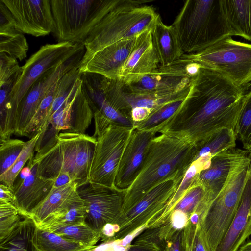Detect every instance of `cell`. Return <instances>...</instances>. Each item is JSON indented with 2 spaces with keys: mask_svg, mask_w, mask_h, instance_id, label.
I'll return each instance as SVG.
<instances>
[{
  "mask_svg": "<svg viewBox=\"0 0 251 251\" xmlns=\"http://www.w3.org/2000/svg\"><path fill=\"white\" fill-rule=\"evenodd\" d=\"M250 83L238 86L221 74L201 67L175 113L157 126L158 133L178 135L197 144L223 128L235 131Z\"/></svg>",
  "mask_w": 251,
  "mask_h": 251,
  "instance_id": "1",
  "label": "cell"
},
{
  "mask_svg": "<svg viewBox=\"0 0 251 251\" xmlns=\"http://www.w3.org/2000/svg\"><path fill=\"white\" fill-rule=\"evenodd\" d=\"M196 151V144L186 138L169 133L156 135L148 146L138 176L126 190L122 212L157 184L183 177L194 162Z\"/></svg>",
  "mask_w": 251,
  "mask_h": 251,
  "instance_id": "2",
  "label": "cell"
},
{
  "mask_svg": "<svg viewBox=\"0 0 251 251\" xmlns=\"http://www.w3.org/2000/svg\"><path fill=\"white\" fill-rule=\"evenodd\" d=\"M97 139L93 136L69 131L56 133L37 151L33 161L38 175L55 180L60 176L77 183L89 184V171Z\"/></svg>",
  "mask_w": 251,
  "mask_h": 251,
  "instance_id": "3",
  "label": "cell"
},
{
  "mask_svg": "<svg viewBox=\"0 0 251 251\" xmlns=\"http://www.w3.org/2000/svg\"><path fill=\"white\" fill-rule=\"evenodd\" d=\"M151 2L119 0L83 42L85 52L81 61L108 46L152 28L158 14L152 6L146 4Z\"/></svg>",
  "mask_w": 251,
  "mask_h": 251,
  "instance_id": "4",
  "label": "cell"
},
{
  "mask_svg": "<svg viewBox=\"0 0 251 251\" xmlns=\"http://www.w3.org/2000/svg\"><path fill=\"white\" fill-rule=\"evenodd\" d=\"M172 25L185 54L199 52L230 36L221 0L185 1Z\"/></svg>",
  "mask_w": 251,
  "mask_h": 251,
  "instance_id": "5",
  "label": "cell"
},
{
  "mask_svg": "<svg viewBox=\"0 0 251 251\" xmlns=\"http://www.w3.org/2000/svg\"><path fill=\"white\" fill-rule=\"evenodd\" d=\"M58 43H83L119 0H50Z\"/></svg>",
  "mask_w": 251,
  "mask_h": 251,
  "instance_id": "6",
  "label": "cell"
},
{
  "mask_svg": "<svg viewBox=\"0 0 251 251\" xmlns=\"http://www.w3.org/2000/svg\"><path fill=\"white\" fill-rule=\"evenodd\" d=\"M251 163L240 167L207 209L199 216L198 226L207 251H215L238 209Z\"/></svg>",
  "mask_w": 251,
  "mask_h": 251,
  "instance_id": "7",
  "label": "cell"
},
{
  "mask_svg": "<svg viewBox=\"0 0 251 251\" xmlns=\"http://www.w3.org/2000/svg\"><path fill=\"white\" fill-rule=\"evenodd\" d=\"M83 45V43L70 42L47 44L41 46L22 66V74L8 99L3 140L10 139L15 133L19 105L33 84L46 72L67 60Z\"/></svg>",
  "mask_w": 251,
  "mask_h": 251,
  "instance_id": "8",
  "label": "cell"
},
{
  "mask_svg": "<svg viewBox=\"0 0 251 251\" xmlns=\"http://www.w3.org/2000/svg\"><path fill=\"white\" fill-rule=\"evenodd\" d=\"M181 58L224 75L238 86L251 81V44L226 36L199 52L184 54Z\"/></svg>",
  "mask_w": 251,
  "mask_h": 251,
  "instance_id": "9",
  "label": "cell"
},
{
  "mask_svg": "<svg viewBox=\"0 0 251 251\" xmlns=\"http://www.w3.org/2000/svg\"><path fill=\"white\" fill-rule=\"evenodd\" d=\"M183 177L169 178L157 184L131 208L122 212L116 224L119 230L111 240L123 239L154 225L164 214Z\"/></svg>",
  "mask_w": 251,
  "mask_h": 251,
  "instance_id": "10",
  "label": "cell"
},
{
  "mask_svg": "<svg viewBox=\"0 0 251 251\" xmlns=\"http://www.w3.org/2000/svg\"><path fill=\"white\" fill-rule=\"evenodd\" d=\"M201 67L192 60L181 58L172 64L159 66L155 71L129 76L122 80L128 91L137 94H167L189 87Z\"/></svg>",
  "mask_w": 251,
  "mask_h": 251,
  "instance_id": "11",
  "label": "cell"
},
{
  "mask_svg": "<svg viewBox=\"0 0 251 251\" xmlns=\"http://www.w3.org/2000/svg\"><path fill=\"white\" fill-rule=\"evenodd\" d=\"M132 130L111 123L97 138L89 171V183L116 188L117 169Z\"/></svg>",
  "mask_w": 251,
  "mask_h": 251,
  "instance_id": "12",
  "label": "cell"
},
{
  "mask_svg": "<svg viewBox=\"0 0 251 251\" xmlns=\"http://www.w3.org/2000/svg\"><path fill=\"white\" fill-rule=\"evenodd\" d=\"M88 212L84 222L100 235L105 225L116 224L123 209L126 190L88 184L78 189Z\"/></svg>",
  "mask_w": 251,
  "mask_h": 251,
  "instance_id": "13",
  "label": "cell"
},
{
  "mask_svg": "<svg viewBox=\"0 0 251 251\" xmlns=\"http://www.w3.org/2000/svg\"><path fill=\"white\" fill-rule=\"evenodd\" d=\"M85 52L83 45L67 60L46 72L33 84L19 105L14 134L22 135L50 88L67 72L80 66Z\"/></svg>",
  "mask_w": 251,
  "mask_h": 251,
  "instance_id": "14",
  "label": "cell"
},
{
  "mask_svg": "<svg viewBox=\"0 0 251 251\" xmlns=\"http://www.w3.org/2000/svg\"><path fill=\"white\" fill-rule=\"evenodd\" d=\"M9 10L15 28L35 37L52 32L54 20L50 0H0Z\"/></svg>",
  "mask_w": 251,
  "mask_h": 251,
  "instance_id": "15",
  "label": "cell"
},
{
  "mask_svg": "<svg viewBox=\"0 0 251 251\" xmlns=\"http://www.w3.org/2000/svg\"><path fill=\"white\" fill-rule=\"evenodd\" d=\"M251 163V151L232 148L212 157L209 165L196 176L207 194L213 200L225 186L231 175L238 168Z\"/></svg>",
  "mask_w": 251,
  "mask_h": 251,
  "instance_id": "16",
  "label": "cell"
},
{
  "mask_svg": "<svg viewBox=\"0 0 251 251\" xmlns=\"http://www.w3.org/2000/svg\"><path fill=\"white\" fill-rule=\"evenodd\" d=\"M158 133L156 128H133L117 169L115 187L126 190L132 185L142 167L148 146Z\"/></svg>",
  "mask_w": 251,
  "mask_h": 251,
  "instance_id": "17",
  "label": "cell"
},
{
  "mask_svg": "<svg viewBox=\"0 0 251 251\" xmlns=\"http://www.w3.org/2000/svg\"><path fill=\"white\" fill-rule=\"evenodd\" d=\"M136 36L108 46L81 61L80 72L96 73L110 79L120 80L122 69L133 48Z\"/></svg>",
  "mask_w": 251,
  "mask_h": 251,
  "instance_id": "18",
  "label": "cell"
},
{
  "mask_svg": "<svg viewBox=\"0 0 251 251\" xmlns=\"http://www.w3.org/2000/svg\"><path fill=\"white\" fill-rule=\"evenodd\" d=\"M33 158L29 160L27 174L13 188L15 200L12 203L22 217L29 218L54 185V180L38 176V164L33 161Z\"/></svg>",
  "mask_w": 251,
  "mask_h": 251,
  "instance_id": "19",
  "label": "cell"
},
{
  "mask_svg": "<svg viewBox=\"0 0 251 251\" xmlns=\"http://www.w3.org/2000/svg\"><path fill=\"white\" fill-rule=\"evenodd\" d=\"M251 235V165L237 212L215 251H238Z\"/></svg>",
  "mask_w": 251,
  "mask_h": 251,
  "instance_id": "20",
  "label": "cell"
},
{
  "mask_svg": "<svg viewBox=\"0 0 251 251\" xmlns=\"http://www.w3.org/2000/svg\"><path fill=\"white\" fill-rule=\"evenodd\" d=\"M152 28L137 35L133 48L122 69L120 80L151 73L159 67V59L152 40Z\"/></svg>",
  "mask_w": 251,
  "mask_h": 251,
  "instance_id": "21",
  "label": "cell"
},
{
  "mask_svg": "<svg viewBox=\"0 0 251 251\" xmlns=\"http://www.w3.org/2000/svg\"><path fill=\"white\" fill-rule=\"evenodd\" d=\"M152 34L160 66L169 65L181 59L185 54L174 27L165 25L159 14L153 26Z\"/></svg>",
  "mask_w": 251,
  "mask_h": 251,
  "instance_id": "22",
  "label": "cell"
},
{
  "mask_svg": "<svg viewBox=\"0 0 251 251\" xmlns=\"http://www.w3.org/2000/svg\"><path fill=\"white\" fill-rule=\"evenodd\" d=\"M230 35L251 42V0H221Z\"/></svg>",
  "mask_w": 251,
  "mask_h": 251,
  "instance_id": "23",
  "label": "cell"
},
{
  "mask_svg": "<svg viewBox=\"0 0 251 251\" xmlns=\"http://www.w3.org/2000/svg\"><path fill=\"white\" fill-rule=\"evenodd\" d=\"M78 189L77 183L74 181L63 186L53 187L30 218L36 226L39 225L50 214L78 198Z\"/></svg>",
  "mask_w": 251,
  "mask_h": 251,
  "instance_id": "24",
  "label": "cell"
},
{
  "mask_svg": "<svg viewBox=\"0 0 251 251\" xmlns=\"http://www.w3.org/2000/svg\"><path fill=\"white\" fill-rule=\"evenodd\" d=\"M23 217L10 233L0 239V251H39L36 244L37 226L31 218Z\"/></svg>",
  "mask_w": 251,
  "mask_h": 251,
  "instance_id": "25",
  "label": "cell"
},
{
  "mask_svg": "<svg viewBox=\"0 0 251 251\" xmlns=\"http://www.w3.org/2000/svg\"><path fill=\"white\" fill-rule=\"evenodd\" d=\"M87 212V204L80 196L50 214L37 226L46 229L58 226L85 223Z\"/></svg>",
  "mask_w": 251,
  "mask_h": 251,
  "instance_id": "26",
  "label": "cell"
},
{
  "mask_svg": "<svg viewBox=\"0 0 251 251\" xmlns=\"http://www.w3.org/2000/svg\"><path fill=\"white\" fill-rule=\"evenodd\" d=\"M36 244L39 251H86L94 247L69 240L55 233L38 227Z\"/></svg>",
  "mask_w": 251,
  "mask_h": 251,
  "instance_id": "27",
  "label": "cell"
},
{
  "mask_svg": "<svg viewBox=\"0 0 251 251\" xmlns=\"http://www.w3.org/2000/svg\"><path fill=\"white\" fill-rule=\"evenodd\" d=\"M43 230L55 233L65 238L88 246H95L100 239V234L85 223L58 226Z\"/></svg>",
  "mask_w": 251,
  "mask_h": 251,
  "instance_id": "28",
  "label": "cell"
},
{
  "mask_svg": "<svg viewBox=\"0 0 251 251\" xmlns=\"http://www.w3.org/2000/svg\"><path fill=\"white\" fill-rule=\"evenodd\" d=\"M28 48L25 36L14 27L0 30V53L22 61L26 57Z\"/></svg>",
  "mask_w": 251,
  "mask_h": 251,
  "instance_id": "29",
  "label": "cell"
},
{
  "mask_svg": "<svg viewBox=\"0 0 251 251\" xmlns=\"http://www.w3.org/2000/svg\"><path fill=\"white\" fill-rule=\"evenodd\" d=\"M176 230L169 217L165 222L144 229L136 240L150 244L158 251H164L168 241Z\"/></svg>",
  "mask_w": 251,
  "mask_h": 251,
  "instance_id": "30",
  "label": "cell"
},
{
  "mask_svg": "<svg viewBox=\"0 0 251 251\" xmlns=\"http://www.w3.org/2000/svg\"><path fill=\"white\" fill-rule=\"evenodd\" d=\"M81 84V78L78 80L74 89L59 109L48 120L46 128L50 124L54 131L53 134L59 133L61 130L69 131L71 127L72 106Z\"/></svg>",
  "mask_w": 251,
  "mask_h": 251,
  "instance_id": "31",
  "label": "cell"
},
{
  "mask_svg": "<svg viewBox=\"0 0 251 251\" xmlns=\"http://www.w3.org/2000/svg\"><path fill=\"white\" fill-rule=\"evenodd\" d=\"M42 133H39L26 142L21 154L11 166L4 174L0 175V182L13 188L14 183L24 165L33 157L37 142Z\"/></svg>",
  "mask_w": 251,
  "mask_h": 251,
  "instance_id": "32",
  "label": "cell"
},
{
  "mask_svg": "<svg viewBox=\"0 0 251 251\" xmlns=\"http://www.w3.org/2000/svg\"><path fill=\"white\" fill-rule=\"evenodd\" d=\"M235 132L245 150L251 151V90L247 93L239 113Z\"/></svg>",
  "mask_w": 251,
  "mask_h": 251,
  "instance_id": "33",
  "label": "cell"
},
{
  "mask_svg": "<svg viewBox=\"0 0 251 251\" xmlns=\"http://www.w3.org/2000/svg\"><path fill=\"white\" fill-rule=\"evenodd\" d=\"M205 194L204 187L194 179L189 189L175 205L172 211L182 212L190 218L202 201Z\"/></svg>",
  "mask_w": 251,
  "mask_h": 251,
  "instance_id": "34",
  "label": "cell"
},
{
  "mask_svg": "<svg viewBox=\"0 0 251 251\" xmlns=\"http://www.w3.org/2000/svg\"><path fill=\"white\" fill-rule=\"evenodd\" d=\"M184 99L171 102L162 105L152 112L144 120L134 123L133 128L147 130L156 127L175 113Z\"/></svg>",
  "mask_w": 251,
  "mask_h": 251,
  "instance_id": "35",
  "label": "cell"
},
{
  "mask_svg": "<svg viewBox=\"0 0 251 251\" xmlns=\"http://www.w3.org/2000/svg\"><path fill=\"white\" fill-rule=\"evenodd\" d=\"M26 142L17 139L0 140V175L14 164L22 151Z\"/></svg>",
  "mask_w": 251,
  "mask_h": 251,
  "instance_id": "36",
  "label": "cell"
},
{
  "mask_svg": "<svg viewBox=\"0 0 251 251\" xmlns=\"http://www.w3.org/2000/svg\"><path fill=\"white\" fill-rule=\"evenodd\" d=\"M22 217L11 202L0 203V239L10 233L19 224Z\"/></svg>",
  "mask_w": 251,
  "mask_h": 251,
  "instance_id": "37",
  "label": "cell"
},
{
  "mask_svg": "<svg viewBox=\"0 0 251 251\" xmlns=\"http://www.w3.org/2000/svg\"><path fill=\"white\" fill-rule=\"evenodd\" d=\"M185 231L188 251H207L201 236L198 222L189 219Z\"/></svg>",
  "mask_w": 251,
  "mask_h": 251,
  "instance_id": "38",
  "label": "cell"
},
{
  "mask_svg": "<svg viewBox=\"0 0 251 251\" xmlns=\"http://www.w3.org/2000/svg\"><path fill=\"white\" fill-rule=\"evenodd\" d=\"M21 68L17 59L0 53V84L16 75Z\"/></svg>",
  "mask_w": 251,
  "mask_h": 251,
  "instance_id": "39",
  "label": "cell"
},
{
  "mask_svg": "<svg viewBox=\"0 0 251 251\" xmlns=\"http://www.w3.org/2000/svg\"><path fill=\"white\" fill-rule=\"evenodd\" d=\"M138 232L130 234L121 240H109L94 246L86 251H124L130 244Z\"/></svg>",
  "mask_w": 251,
  "mask_h": 251,
  "instance_id": "40",
  "label": "cell"
},
{
  "mask_svg": "<svg viewBox=\"0 0 251 251\" xmlns=\"http://www.w3.org/2000/svg\"><path fill=\"white\" fill-rule=\"evenodd\" d=\"M164 251H188L185 227L174 231L168 241Z\"/></svg>",
  "mask_w": 251,
  "mask_h": 251,
  "instance_id": "41",
  "label": "cell"
},
{
  "mask_svg": "<svg viewBox=\"0 0 251 251\" xmlns=\"http://www.w3.org/2000/svg\"><path fill=\"white\" fill-rule=\"evenodd\" d=\"M118 230L119 227L117 224H107L104 226L100 233V239L102 242L112 239Z\"/></svg>",
  "mask_w": 251,
  "mask_h": 251,
  "instance_id": "42",
  "label": "cell"
},
{
  "mask_svg": "<svg viewBox=\"0 0 251 251\" xmlns=\"http://www.w3.org/2000/svg\"><path fill=\"white\" fill-rule=\"evenodd\" d=\"M14 200L15 195L13 188L0 183V203H13Z\"/></svg>",
  "mask_w": 251,
  "mask_h": 251,
  "instance_id": "43",
  "label": "cell"
},
{
  "mask_svg": "<svg viewBox=\"0 0 251 251\" xmlns=\"http://www.w3.org/2000/svg\"><path fill=\"white\" fill-rule=\"evenodd\" d=\"M124 251H158L154 246L143 241L135 240Z\"/></svg>",
  "mask_w": 251,
  "mask_h": 251,
  "instance_id": "44",
  "label": "cell"
},
{
  "mask_svg": "<svg viewBox=\"0 0 251 251\" xmlns=\"http://www.w3.org/2000/svg\"><path fill=\"white\" fill-rule=\"evenodd\" d=\"M238 251H251V240L243 244Z\"/></svg>",
  "mask_w": 251,
  "mask_h": 251,
  "instance_id": "45",
  "label": "cell"
}]
</instances>
